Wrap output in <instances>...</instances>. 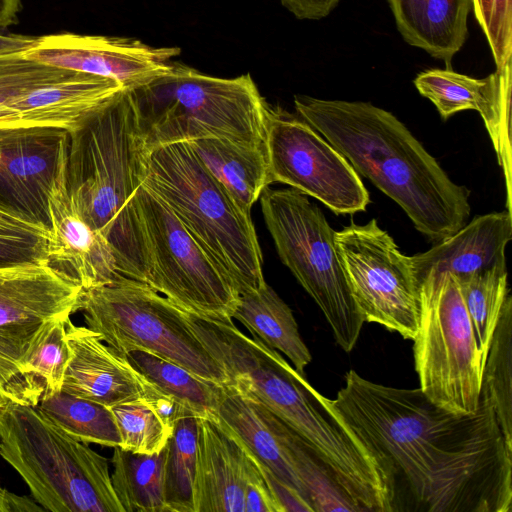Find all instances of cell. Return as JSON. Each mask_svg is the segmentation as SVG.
Listing matches in <instances>:
<instances>
[{"instance_id": "6da1fadb", "label": "cell", "mask_w": 512, "mask_h": 512, "mask_svg": "<svg viewBox=\"0 0 512 512\" xmlns=\"http://www.w3.org/2000/svg\"><path fill=\"white\" fill-rule=\"evenodd\" d=\"M332 403L383 470L392 512L511 511L512 446L483 395L455 414L351 369Z\"/></svg>"}, {"instance_id": "7a4b0ae2", "label": "cell", "mask_w": 512, "mask_h": 512, "mask_svg": "<svg viewBox=\"0 0 512 512\" xmlns=\"http://www.w3.org/2000/svg\"><path fill=\"white\" fill-rule=\"evenodd\" d=\"M298 116L394 200L433 242L466 223L470 191L453 182L435 158L392 113L369 102L295 95Z\"/></svg>"}, {"instance_id": "3957f363", "label": "cell", "mask_w": 512, "mask_h": 512, "mask_svg": "<svg viewBox=\"0 0 512 512\" xmlns=\"http://www.w3.org/2000/svg\"><path fill=\"white\" fill-rule=\"evenodd\" d=\"M129 90L69 131L66 186L79 216L110 244L121 275L141 280L132 198L147 173Z\"/></svg>"}, {"instance_id": "277c9868", "label": "cell", "mask_w": 512, "mask_h": 512, "mask_svg": "<svg viewBox=\"0 0 512 512\" xmlns=\"http://www.w3.org/2000/svg\"><path fill=\"white\" fill-rule=\"evenodd\" d=\"M128 90L148 153L201 139L265 146L269 105L249 73L219 78L171 61L167 71Z\"/></svg>"}, {"instance_id": "5b68a950", "label": "cell", "mask_w": 512, "mask_h": 512, "mask_svg": "<svg viewBox=\"0 0 512 512\" xmlns=\"http://www.w3.org/2000/svg\"><path fill=\"white\" fill-rule=\"evenodd\" d=\"M142 184L171 209L239 295L266 282L251 214L210 174L188 142L151 151Z\"/></svg>"}, {"instance_id": "8992f818", "label": "cell", "mask_w": 512, "mask_h": 512, "mask_svg": "<svg viewBox=\"0 0 512 512\" xmlns=\"http://www.w3.org/2000/svg\"><path fill=\"white\" fill-rule=\"evenodd\" d=\"M0 456L45 511L125 512L108 459L59 429L36 406L9 401L0 412Z\"/></svg>"}, {"instance_id": "52a82bcc", "label": "cell", "mask_w": 512, "mask_h": 512, "mask_svg": "<svg viewBox=\"0 0 512 512\" xmlns=\"http://www.w3.org/2000/svg\"><path fill=\"white\" fill-rule=\"evenodd\" d=\"M79 310L86 327L123 355L146 351L209 382L230 384L222 364L192 331L185 312L144 282L119 275L84 290Z\"/></svg>"}, {"instance_id": "ba28073f", "label": "cell", "mask_w": 512, "mask_h": 512, "mask_svg": "<svg viewBox=\"0 0 512 512\" xmlns=\"http://www.w3.org/2000/svg\"><path fill=\"white\" fill-rule=\"evenodd\" d=\"M260 202L282 263L318 305L336 344L352 351L364 320L337 250L336 231L321 209L295 189L266 188Z\"/></svg>"}, {"instance_id": "9c48e42d", "label": "cell", "mask_w": 512, "mask_h": 512, "mask_svg": "<svg viewBox=\"0 0 512 512\" xmlns=\"http://www.w3.org/2000/svg\"><path fill=\"white\" fill-rule=\"evenodd\" d=\"M141 282L185 312L232 318L239 294L171 209L143 184L132 198Z\"/></svg>"}, {"instance_id": "30bf717a", "label": "cell", "mask_w": 512, "mask_h": 512, "mask_svg": "<svg viewBox=\"0 0 512 512\" xmlns=\"http://www.w3.org/2000/svg\"><path fill=\"white\" fill-rule=\"evenodd\" d=\"M420 316L413 339L419 389L455 414L477 411L484 359L460 286L451 274L427 277L419 286Z\"/></svg>"}, {"instance_id": "8fae6325", "label": "cell", "mask_w": 512, "mask_h": 512, "mask_svg": "<svg viewBox=\"0 0 512 512\" xmlns=\"http://www.w3.org/2000/svg\"><path fill=\"white\" fill-rule=\"evenodd\" d=\"M84 289L50 262L0 265V392L25 404L23 371L43 329L79 311Z\"/></svg>"}, {"instance_id": "7c38bea8", "label": "cell", "mask_w": 512, "mask_h": 512, "mask_svg": "<svg viewBox=\"0 0 512 512\" xmlns=\"http://www.w3.org/2000/svg\"><path fill=\"white\" fill-rule=\"evenodd\" d=\"M335 243L364 322L380 324L413 340L419 324L420 294L410 256L399 250L376 219L336 231Z\"/></svg>"}, {"instance_id": "4fadbf2b", "label": "cell", "mask_w": 512, "mask_h": 512, "mask_svg": "<svg viewBox=\"0 0 512 512\" xmlns=\"http://www.w3.org/2000/svg\"><path fill=\"white\" fill-rule=\"evenodd\" d=\"M265 147L271 183L289 185L336 214L365 211L370 197L359 174L299 116L269 106Z\"/></svg>"}, {"instance_id": "5bb4252c", "label": "cell", "mask_w": 512, "mask_h": 512, "mask_svg": "<svg viewBox=\"0 0 512 512\" xmlns=\"http://www.w3.org/2000/svg\"><path fill=\"white\" fill-rule=\"evenodd\" d=\"M69 131L0 128V205L49 228V199L66 175Z\"/></svg>"}, {"instance_id": "9a60e30c", "label": "cell", "mask_w": 512, "mask_h": 512, "mask_svg": "<svg viewBox=\"0 0 512 512\" xmlns=\"http://www.w3.org/2000/svg\"><path fill=\"white\" fill-rule=\"evenodd\" d=\"M179 47H154L138 39L59 33L38 37L23 55L55 68L90 74L134 88L167 71Z\"/></svg>"}, {"instance_id": "2e32d148", "label": "cell", "mask_w": 512, "mask_h": 512, "mask_svg": "<svg viewBox=\"0 0 512 512\" xmlns=\"http://www.w3.org/2000/svg\"><path fill=\"white\" fill-rule=\"evenodd\" d=\"M512 61L481 79L446 69H430L414 79L418 92L429 99L443 119L463 110H475L490 135L502 166L510 209L511 144L510 107Z\"/></svg>"}, {"instance_id": "e0dca14e", "label": "cell", "mask_w": 512, "mask_h": 512, "mask_svg": "<svg viewBox=\"0 0 512 512\" xmlns=\"http://www.w3.org/2000/svg\"><path fill=\"white\" fill-rule=\"evenodd\" d=\"M70 357L63 391L107 407L146 399L157 387L87 327L66 323Z\"/></svg>"}, {"instance_id": "ac0fdd59", "label": "cell", "mask_w": 512, "mask_h": 512, "mask_svg": "<svg viewBox=\"0 0 512 512\" xmlns=\"http://www.w3.org/2000/svg\"><path fill=\"white\" fill-rule=\"evenodd\" d=\"M124 88L114 80L74 72L1 107L0 128L55 127L71 131Z\"/></svg>"}, {"instance_id": "d6986e66", "label": "cell", "mask_w": 512, "mask_h": 512, "mask_svg": "<svg viewBox=\"0 0 512 512\" xmlns=\"http://www.w3.org/2000/svg\"><path fill=\"white\" fill-rule=\"evenodd\" d=\"M512 238L509 210L474 217L431 249L410 256L415 280L451 274L457 280L506 263L505 249Z\"/></svg>"}, {"instance_id": "ffe728a7", "label": "cell", "mask_w": 512, "mask_h": 512, "mask_svg": "<svg viewBox=\"0 0 512 512\" xmlns=\"http://www.w3.org/2000/svg\"><path fill=\"white\" fill-rule=\"evenodd\" d=\"M249 455L214 417L198 418L194 512H244Z\"/></svg>"}, {"instance_id": "44dd1931", "label": "cell", "mask_w": 512, "mask_h": 512, "mask_svg": "<svg viewBox=\"0 0 512 512\" xmlns=\"http://www.w3.org/2000/svg\"><path fill=\"white\" fill-rule=\"evenodd\" d=\"M49 217L52 265L68 273L84 290L108 283L121 275L108 241L72 207L66 175L49 199Z\"/></svg>"}, {"instance_id": "7402d4cb", "label": "cell", "mask_w": 512, "mask_h": 512, "mask_svg": "<svg viewBox=\"0 0 512 512\" xmlns=\"http://www.w3.org/2000/svg\"><path fill=\"white\" fill-rule=\"evenodd\" d=\"M215 417L259 463L309 504L290 452L281 437L277 418L272 413L227 384L222 386Z\"/></svg>"}, {"instance_id": "603a6c76", "label": "cell", "mask_w": 512, "mask_h": 512, "mask_svg": "<svg viewBox=\"0 0 512 512\" xmlns=\"http://www.w3.org/2000/svg\"><path fill=\"white\" fill-rule=\"evenodd\" d=\"M387 1L403 39L450 64L467 39L471 0Z\"/></svg>"}, {"instance_id": "cb8c5ba5", "label": "cell", "mask_w": 512, "mask_h": 512, "mask_svg": "<svg viewBox=\"0 0 512 512\" xmlns=\"http://www.w3.org/2000/svg\"><path fill=\"white\" fill-rule=\"evenodd\" d=\"M188 143L210 174L251 214L252 206L271 183L266 147L220 139Z\"/></svg>"}, {"instance_id": "d4e9b609", "label": "cell", "mask_w": 512, "mask_h": 512, "mask_svg": "<svg viewBox=\"0 0 512 512\" xmlns=\"http://www.w3.org/2000/svg\"><path fill=\"white\" fill-rule=\"evenodd\" d=\"M232 318L243 324L265 345L283 353L294 369L304 375L311 353L301 338L292 310L265 282L239 295Z\"/></svg>"}, {"instance_id": "484cf974", "label": "cell", "mask_w": 512, "mask_h": 512, "mask_svg": "<svg viewBox=\"0 0 512 512\" xmlns=\"http://www.w3.org/2000/svg\"><path fill=\"white\" fill-rule=\"evenodd\" d=\"M111 459V480L125 512H166L164 469L167 444L152 455L135 454L117 446Z\"/></svg>"}, {"instance_id": "4316f807", "label": "cell", "mask_w": 512, "mask_h": 512, "mask_svg": "<svg viewBox=\"0 0 512 512\" xmlns=\"http://www.w3.org/2000/svg\"><path fill=\"white\" fill-rule=\"evenodd\" d=\"M36 408L55 426L80 442L112 448L121 444L110 407L61 390L43 395Z\"/></svg>"}, {"instance_id": "83f0119b", "label": "cell", "mask_w": 512, "mask_h": 512, "mask_svg": "<svg viewBox=\"0 0 512 512\" xmlns=\"http://www.w3.org/2000/svg\"><path fill=\"white\" fill-rule=\"evenodd\" d=\"M126 358L162 393L188 408L195 417H214L222 386L204 380L189 370L155 354L134 350Z\"/></svg>"}, {"instance_id": "f1b7e54d", "label": "cell", "mask_w": 512, "mask_h": 512, "mask_svg": "<svg viewBox=\"0 0 512 512\" xmlns=\"http://www.w3.org/2000/svg\"><path fill=\"white\" fill-rule=\"evenodd\" d=\"M481 395L490 402L505 440L512 446V298L504 306L490 343Z\"/></svg>"}, {"instance_id": "f546056e", "label": "cell", "mask_w": 512, "mask_h": 512, "mask_svg": "<svg viewBox=\"0 0 512 512\" xmlns=\"http://www.w3.org/2000/svg\"><path fill=\"white\" fill-rule=\"evenodd\" d=\"M69 319L52 321L39 335L23 371L25 404L36 406L43 395L61 391L70 357L66 340Z\"/></svg>"}, {"instance_id": "4dcf8cb0", "label": "cell", "mask_w": 512, "mask_h": 512, "mask_svg": "<svg viewBox=\"0 0 512 512\" xmlns=\"http://www.w3.org/2000/svg\"><path fill=\"white\" fill-rule=\"evenodd\" d=\"M457 281L485 362L498 320L512 298L506 263Z\"/></svg>"}, {"instance_id": "1f68e13d", "label": "cell", "mask_w": 512, "mask_h": 512, "mask_svg": "<svg viewBox=\"0 0 512 512\" xmlns=\"http://www.w3.org/2000/svg\"><path fill=\"white\" fill-rule=\"evenodd\" d=\"M198 418L179 419L167 442L164 469L166 512H194L193 483L196 471Z\"/></svg>"}, {"instance_id": "d6a6232c", "label": "cell", "mask_w": 512, "mask_h": 512, "mask_svg": "<svg viewBox=\"0 0 512 512\" xmlns=\"http://www.w3.org/2000/svg\"><path fill=\"white\" fill-rule=\"evenodd\" d=\"M277 425L290 452L312 510L314 512H358L355 505L337 487L323 464L300 437L278 418Z\"/></svg>"}, {"instance_id": "836d02e7", "label": "cell", "mask_w": 512, "mask_h": 512, "mask_svg": "<svg viewBox=\"0 0 512 512\" xmlns=\"http://www.w3.org/2000/svg\"><path fill=\"white\" fill-rule=\"evenodd\" d=\"M50 229L0 205V265L50 262Z\"/></svg>"}, {"instance_id": "e575fe53", "label": "cell", "mask_w": 512, "mask_h": 512, "mask_svg": "<svg viewBox=\"0 0 512 512\" xmlns=\"http://www.w3.org/2000/svg\"><path fill=\"white\" fill-rule=\"evenodd\" d=\"M111 410L119 429V447L122 449L152 455L166 446L172 430L145 399L119 404Z\"/></svg>"}, {"instance_id": "d590c367", "label": "cell", "mask_w": 512, "mask_h": 512, "mask_svg": "<svg viewBox=\"0 0 512 512\" xmlns=\"http://www.w3.org/2000/svg\"><path fill=\"white\" fill-rule=\"evenodd\" d=\"M74 72L44 65L23 54L0 57V108L35 89Z\"/></svg>"}, {"instance_id": "8d00e7d4", "label": "cell", "mask_w": 512, "mask_h": 512, "mask_svg": "<svg viewBox=\"0 0 512 512\" xmlns=\"http://www.w3.org/2000/svg\"><path fill=\"white\" fill-rule=\"evenodd\" d=\"M471 5L501 69L512 61V0H471Z\"/></svg>"}, {"instance_id": "74e56055", "label": "cell", "mask_w": 512, "mask_h": 512, "mask_svg": "<svg viewBox=\"0 0 512 512\" xmlns=\"http://www.w3.org/2000/svg\"><path fill=\"white\" fill-rule=\"evenodd\" d=\"M248 455L244 512H281V508L268 488L258 461L250 452H248Z\"/></svg>"}, {"instance_id": "f35d334b", "label": "cell", "mask_w": 512, "mask_h": 512, "mask_svg": "<svg viewBox=\"0 0 512 512\" xmlns=\"http://www.w3.org/2000/svg\"><path fill=\"white\" fill-rule=\"evenodd\" d=\"M341 0H280L297 19L319 20L328 16Z\"/></svg>"}, {"instance_id": "ab89813d", "label": "cell", "mask_w": 512, "mask_h": 512, "mask_svg": "<svg viewBox=\"0 0 512 512\" xmlns=\"http://www.w3.org/2000/svg\"><path fill=\"white\" fill-rule=\"evenodd\" d=\"M45 511L26 496H19L0 486V512Z\"/></svg>"}, {"instance_id": "60d3db41", "label": "cell", "mask_w": 512, "mask_h": 512, "mask_svg": "<svg viewBox=\"0 0 512 512\" xmlns=\"http://www.w3.org/2000/svg\"><path fill=\"white\" fill-rule=\"evenodd\" d=\"M38 37L3 34L0 32V57L7 55L23 54L37 43Z\"/></svg>"}, {"instance_id": "b9f144b4", "label": "cell", "mask_w": 512, "mask_h": 512, "mask_svg": "<svg viewBox=\"0 0 512 512\" xmlns=\"http://www.w3.org/2000/svg\"><path fill=\"white\" fill-rule=\"evenodd\" d=\"M20 8L21 0H0V28L15 24Z\"/></svg>"}, {"instance_id": "7bdbcfd3", "label": "cell", "mask_w": 512, "mask_h": 512, "mask_svg": "<svg viewBox=\"0 0 512 512\" xmlns=\"http://www.w3.org/2000/svg\"><path fill=\"white\" fill-rule=\"evenodd\" d=\"M9 401L11 400L5 394L0 392V412L6 407Z\"/></svg>"}]
</instances>
